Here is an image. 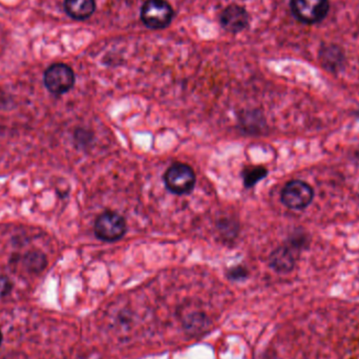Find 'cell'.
Returning <instances> with one entry per match:
<instances>
[{"label": "cell", "instance_id": "cell-1", "mask_svg": "<svg viewBox=\"0 0 359 359\" xmlns=\"http://www.w3.org/2000/svg\"><path fill=\"white\" fill-rule=\"evenodd\" d=\"M95 236L107 243L121 240L128 232L126 219L116 211H104L95 222Z\"/></svg>", "mask_w": 359, "mask_h": 359}, {"label": "cell", "instance_id": "cell-2", "mask_svg": "<svg viewBox=\"0 0 359 359\" xmlns=\"http://www.w3.org/2000/svg\"><path fill=\"white\" fill-rule=\"evenodd\" d=\"M174 8L166 0H147L141 8V20L151 29L168 27L174 19Z\"/></svg>", "mask_w": 359, "mask_h": 359}, {"label": "cell", "instance_id": "cell-3", "mask_svg": "<svg viewBox=\"0 0 359 359\" xmlns=\"http://www.w3.org/2000/svg\"><path fill=\"white\" fill-rule=\"evenodd\" d=\"M168 191L176 196L190 194L196 186V174L187 164L175 163L166 170L163 177Z\"/></svg>", "mask_w": 359, "mask_h": 359}, {"label": "cell", "instance_id": "cell-4", "mask_svg": "<svg viewBox=\"0 0 359 359\" xmlns=\"http://www.w3.org/2000/svg\"><path fill=\"white\" fill-rule=\"evenodd\" d=\"M290 8L295 18L306 25L320 22L328 16L329 0H290Z\"/></svg>", "mask_w": 359, "mask_h": 359}, {"label": "cell", "instance_id": "cell-5", "mask_svg": "<svg viewBox=\"0 0 359 359\" xmlns=\"http://www.w3.org/2000/svg\"><path fill=\"white\" fill-rule=\"evenodd\" d=\"M44 86L56 96L67 94L75 84V73L65 63H55L44 73Z\"/></svg>", "mask_w": 359, "mask_h": 359}, {"label": "cell", "instance_id": "cell-6", "mask_svg": "<svg viewBox=\"0 0 359 359\" xmlns=\"http://www.w3.org/2000/svg\"><path fill=\"white\" fill-rule=\"evenodd\" d=\"M313 198L314 191L311 186L299 180H293L287 183L280 194L283 204L294 210L307 208L311 204Z\"/></svg>", "mask_w": 359, "mask_h": 359}, {"label": "cell", "instance_id": "cell-7", "mask_svg": "<svg viewBox=\"0 0 359 359\" xmlns=\"http://www.w3.org/2000/svg\"><path fill=\"white\" fill-rule=\"evenodd\" d=\"M219 23L228 33H241L248 27V12L238 4H230L222 11Z\"/></svg>", "mask_w": 359, "mask_h": 359}, {"label": "cell", "instance_id": "cell-8", "mask_svg": "<svg viewBox=\"0 0 359 359\" xmlns=\"http://www.w3.org/2000/svg\"><path fill=\"white\" fill-rule=\"evenodd\" d=\"M297 262V255L292 246H282L270 255V267L278 273L292 271Z\"/></svg>", "mask_w": 359, "mask_h": 359}, {"label": "cell", "instance_id": "cell-9", "mask_svg": "<svg viewBox=\"0 0 359 359\" xmlns=\"http://www.w3.org/2000/svg\"><path fill=\"white\" fill-rule=\"evenodd\" d=\"M65 12L76 20H86L96 11L95 0H65Z\"/></svg>", "mask_w": 359, "mask_h": 359}, {"label": "cell", "instance_id": "cell-10", "mask_svg": "<svg viewBox=\"0 0 359 359\" xmlns=\"http://www.w3.org/2000/svg\"><path fill=\"white\" fill-rule=\"evenodd\" d=\"M23 266L31 273L41 272L48 265L46 255L39 250H31L23 257Z\"/></svg>", "mask_w": 359, "mask_h": 359}, {"label": "cell", "instance_id": "cell-11", "mask_svg": "<svg viewBox=\"0 0 359 359\" xmlns=\"http://www.w3.org/2000/svg\"><path fill=\"white\" fill-rule=\"evenodd\" d=\"M268 170L263 166H252V168H245L243 172V182L246 188H252L259 181L267 177Z\"/></svg>", "mask_w": 359, "mask_h": 359}, {"label": "cell", "instance_id": "cell-12", "mask_svg": "<svg viewBox=\"0 0 359 359\" xmlns=\"http://www.w3.org/2000/svg\"><path fill=\"white\" fill-rule=\"evenodd\" d=\"M183 324L188 331L194 333L201 332L208 326L206 314L202 313V312H194V313L188 314L184 320Z\"/></svg>", "mask_w": 359, "mask_h": 359}, {"label": "cell", "instance_id": "cell-13", "mask_svg": "<svg viewBox=\"0 0 359 359\" xmlns=\"http://www.w3.org/2000/svg\"><path fill=\"white\" fill-rule=\"evenodd\" d=\"M248 276V270L242 267V266H236V267L228 270L227 272V278L233 280V282H241V280H246Z\"/></svg>", "mask_w": 359, "mask_h": 359}, {"label": "cell", "instance_id": "cell-14", "mask_svg": "<svg viewBox=\"0 0 359 359\" xmlns=\"http://www.w3.org/2000/svg\"><path fill=\"white\" fill-rule=\"evenodd\" d=\"M12 288L13 284L10 278L4 276H0V299L10 294Z\"/></svg>", "mask_w": 359, "mask_h": 359}, {"label": "cell", "instance_id": "cell-15", "mask_svg": "<svg viewBox=\"0 0 359 359\" xmlns=\"http://www.w3.org/2000/svg\"><path fill=\"white\" fill-rule=\"evenodd\" d=\"M1 341H2V334H1V331H0V345H1Z\"/></svg>", "mask_w": 359, "mask_h": 359}]
</instances>
